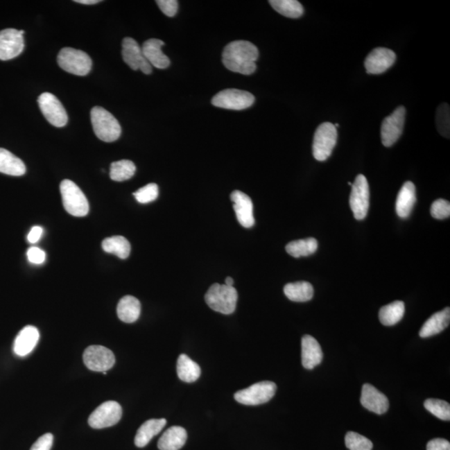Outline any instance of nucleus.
Returning <instances> with one entry per match:
<instances>
[{
  "mask_svg": "<svg viewBox=\"0 0 450 450\" xmlns=\"http://www.w3.org/2000/svg\"><path fill=\"white\" fill-rule=\"evenodd\" d=\"M259 51L254 44L249 41H234L230 43L223 51V64L230 71L250 76L256 70V61Z\"/></svg>",
  "mask_w": 450,
  "mask_h": 450,
  "instance_id": "obj_1",
  "label": "nucleus"
},
{
  "mask_svg": "<svg viewBox=\"0 0 450 450\" xmlns=\"http://www.w3.org/2000/svg\"><path fill=\"white\" fill-rule=\"evenodd\" d=\"M94 134L102 141H116L121 135V126L114 115L102 107H94L90 113Z\"/></svg>",
  "mask_w": 450,
  "mask_h": 450,
  "instance_id": "obj_2",
  "label": "nucleus"
},
{
  "mask_svg": "<svg viewBox=\"0 0 450 450\" xmlns=\"http://www.w3.org/2000/svg\"><path fill=\"white\" fill-rule=\"evenodd\" d=\"M206 303L213 311L230 315L236 309L238 293L234 287L226 284H214L205 297Z\"/></svg>",
  "mask_w": 450,
  "mask_h": 450,
  "instance_id": "obj_3",
  "label": "nucleus"
},
{
  "mask_svg": "<svg viewBox=\"0 0 450 450\" xmlns=\"http://www.w3.org/2000/svg\"><path fill=\"white\" fill-rule=\"evenodd\" d=\"M60 193L66 211L74 217H85L88 214L89 201L76 183L69 180L62 181Z\"/></svg>",
  "mask_w": 450,
  "mask_h": 450,
  "instance_id": "obj_4",
  "label": "nucleus"
},
{
  "mask_svg": "<svg viewBox=\"0 0 450 450\" xmlns=\"http://www.w3.org/2000/svg\"><path fill=\"white\" fill-rule=\"evenodd\" d=\"M57 61L64 71L78 76H87L92 68V60L88 53L73 48L62 49Z\"/></svg>",
  "mask_w": 450,
  "mask_h": 450,
  "instance_id": "obj_5",
  "label": "nucleus"
},
{
  "mask_svg": "<svg viewBox=\"0 0 450 450\" xmlns=\"http://www.w3.org/2000/svg\"><path fill=\"white\" fill-rule=\"evenodd\" d=\"M337 139V129L333 123H321L313 136V155L315 159L321 162L327 159L336 146Z\"/></svg>",
  "mask_w": 450,
  "mask_h": 450,
  "instance_id": "obj_6",
  "label": "nucleus"
},
{
  "mask_svg": "<svg viewBox=\"0 0 450 450\" xmlns=\"http://www.w3.org/2000/svg\"><path fill=\"white\" fill-rule=\"evenodd\" d=\"M276 390L277 386L274 382L262 381L236 392L234 399L245 406H259L270 401L274 397Z\"/></svg>",
  "mask_w": 450,
  "mask_h": 450,
  "instance_id": "obj_7",
  "label": "nucleus"
},
{
  "mask_svg": "<svg viewBox=\"0 0 450 450\" xmlns=\"http://www.w3.org/2000/svg\"><path fill=\"white\" fill-rule=\"evenodd\" d=\"M349 205L354 216L357 220H362L368 214L370 207V187L365 175H358L352 184L349 198Z\"/></svg>",
  "mask_w": 450,
  "mask_h": 450,
  "instance_id": "obj_8",
  "label": "nucleus"
},
{
  "mask_svg": "<svg viewBox=\"0 0 450 450\" xmlns=\"http://www.w3.org/2000/svg\"><path fill=\"white\" fill-rule=\"evenodd\" d=\"M254 101V96L250 92L241 89H229L218 93L213 98L212 104L218 108L243 110L253 105Z\"/></svg>",
  "mask_w": 450,
  "mask_h": 450,
  "instance_id": "obj_9",
  "label": "nucleus"
},
{
  "mask_svg": "<svg viewBox=\"0 0 450 450\" xmlns=\"http://www.w3.org/2000/svg\"><path fill=\"white\" fill-rule=\"evenodd\" d=\"M83 358L87 368L96 372H107L115 364L112 351L101 345L89 346L85 350Z\"/></svg>",
  "mask_w": 450,
  "mask_h": 450,
  "instance_id": "obj_10",
  "label": "nucleus"
},
{
  "mask_svg": "<svg viewBox=\"0 0 450 450\" xmlns=\"http://www.w3.org/2000/svg\"><path fill=\"white\" fill-rule=\"evenodd\" d=\"M406 109L399 106L383 119L381 126V140L383 146L390 147L398 141L404 130Z\"/></svg>",
  "mask_w": 450,
  "mask_h": 450,
  "instance_id": "obj_11",
  "label": "nucleus"
},
{
  "mask_svg": "<svg viewBox=\"0 0 450 450\" xmlns=\"http://www.w3.org/2000/svg\"><path fill=\"white\" fill-rule=\"evenodd\" d=\"M41 112L49 123L64 127L68 123V114L61 102L51 93H44L38 98Z\"/></svg>",
  "mask_w": 450,
  "mask_h": 450,
  "instance_id": "obj_12",
  "label": "nucleus"
},
{
  "mask_svg": "<svg viewBox=\"0 0 450 450\" xmlns=\"http://www.w3.org/2000/svg\"><path fill=\"white\" fill-rule=\"evenodd\" d=\"M123 414L121 404L116 401H107L101 404L89 418V424L94 429L114 426L121 419Z\"/></svg>",
  "mask_w": 450,
  "mask_h": 450,
  "instance_id": "obj_13",
  "label": "nucleus"
},
{
  "mask_svg": "<svg viewBox=\"0 0 450 450\" xmlns=\"http://www.w3.org/2000/svg\"><path fill=\"white\" fill-rule=\"evenodd\" d=\"M24 31L6 28L0 31V60L15 59L24 49Z\"/></svg>",
  "mask_w": 450,
  "mask_h": 450,
  "instance_id": "obj_14",
  "label": "nucleus"
},
{
  "mask_svg": "<svg viewBox=\"0 0 450 450\" xmlns=\"http://www.w3.org/2000/svg\"><path fill=\"white\" fill-rule=\"evenodd\" d=\"M123 61L133 70H141L144 73H152V66L144 56L141 47L134 39L127 37L122 42Z\"/></svg>",
  "mask_w": 450,
  "mask_h": 450,
  "instance_id": "obj_15",
  "label": "nucleus"
},
{
  "mask_svg": "<svg viewBox=\"0 0 450 450\" xmlns=\"http://www.w3.org/2000/svg\"><path fill=\"white\" fill-rule=\"evenodd\" d=\"M396 55L391 49L377 48L366 57L365 66L366 72L370 74H381L387 71L394 65Z\"/></svg>",
  "mask_w": 450,
  "mask_h": 450,
  "instance_id": "obj_16",
  "label": "nucleus"
},
{
  "mask_svg": "<svg viewBox=\"0 0 450 450\" xmlns=\"http://www.w3.org/2000/svg\"><path fill=\"white\" fill-rule=\"evenodd\" d=\"M361 402L367 410L377 415L385 414L389 410V399L370 383H365L362 388Z\"/></svg>",
  "mask_w": 450,
  "mask_h": 450,
  "instance_id": "obj_17",
  "label": "nucleus"
},
{
  "mask_svg": "<svg viewBox=\"0 0 450 450\" xmlns=\"http://www.w3.org/2000/svg\"><path fill=\"white\" fill-rule=\"evenodd\" d=\"M230 198L234 202V209L239 224L245 228L253 227L254 225L253 202L250 198L246 193L239 191L232 192Z\"/></svg>",
  "mask_w": 450,
  "mask_h": 450,
  "instance_id": "obj_18",
  "label": "nucleus"
},
{
  "mask_svg": "<svg viewBox=\"0 0 450 450\" xmlns=\"http://www.w3.org/2000/svg\"><path fill=\"white\" fill-rule=\"evenodd\" d=\"M40 332L35 326L28 325L20 331L15 338L14 343V352L19 357H24L30 354L38 344Z\"/></svg>",
  "mask_w": 450,
  "mask_h": 450,
  "instance_id": "obj_19",
  "label": "nucleus"
},
{
  "mask_svg": "<svg viewBox=\"0 0 450 450\" xmlns=\"http://www.w3.org/2000/svg\"><path fill=\"white\" fill-rule=\"evenodd\" d=\"M164 42L158 39L148 40L143 44L144 56L151 66L159 69H164L171 64V60L162 52Z\"/></svg>",
  "mask_w": 450,
  "mask_h": 450,
  "instance_id": "obj_20",
  "label": "nucleus"
},
{
  "mask_svg": "<svg viewBox=\"0 0 450 450\" xmlns=\"http://www.w3.org/2000/svg\"><path fill=\"white\" fill-rule=\"evenodd\" d=\"M301 345H302V365L304 368L312 370L319 365L323 359V352L315 338L311 336H304Z\"/></svg>",
  "mask_w": 450,
  "mask_h": 450,
  "instance_id": "obj_21",
  "label": "nucleus"
},
{
  "mask_svg": "<svg viewBox=\"0 0 450 450\" xmlns=\"http://www.w3.org/2000/svg\"><path fill=\"white\" fill-rule=\"evenodd\" d=\"M416 202V191L415 184L407 181L404 183L398 193L396 200V213L402 218H407L410 216L413 208Z\"/></svg>",
  "mask_w": 450,
  "mask_h": 450,
  "instance_id": "obj_22",
  "label": "nucleus"
},
{
  "mask_svg": "<svg viewBox=\"0 0 450 450\" xmlns=\"http://www.w3.org/2000/svg\"><path fill=\"white\" fill-rule=\"evenodd\" d=\"M165 419H152L146 421L138 429L136 433L135 444L139 448L146 447L150 440L159 433L166 425Z\"/></svg>",
  "mask_w": 450,
  "mask_h": 450,
  "instance_id": "obj_23",
  "label": "nucleus"
},
{
  "mask_svg": "<svg viewBox=\"0 0 450 450\" xmlns=\"http://www.w3.org/2000/svg\"><path fill=\"white\" fill-rule=\"evenodd\" d=\"M450 321V309L437 312L425 322L419 331L421 338H429L440 334L448 327Z\"/></svg>",
  "mask_w": 450,
  "mask_h": 450,
  "instance_id": "obj_24",
  "label": "nucleus"
},
{
  "mask_svg": "<svg viewBox=\"0 0 450 450\" xmlns=\"http://www.w3.org/2000/svg\"><path fill=\"white\" fill-rule=\"evenodd\" d=\"M187 432L180 426H173L167 429L158 442L159 450H180L187 443Z\"/></svg>",
  "mask_w": 450,
  "mask_h": 450,
  "instance_id": "obj_25",
  "label": "nucleus"
},
{
  "mask_svg": "<svg viewBox=\"0 0 450 450\" xmlns=\"http://www.w3.org/2000/svg\"><path fill=\"white\" fill-rule=\"evenodd\" d=\"M140 312H141V304L135 297L127 295L119 300L117 313L119 320L125 323H134L139 319Z\"/></svg>",
  "mask_w": 450,
  "mask_h": 450,
  "instance_id": "obj_26",
  "label": "nucleus"
},
{
  "mask_svg": "<svg viewBox=\"0 0 450 450\" xmlns=\"http://www.w3.org/2000/svg\"><path fill=\"white\" fill-rule=\"evenodd\" d=\"M0 173L11 176H22L26 173V164L9 150L0 148Z\"/></svg>",
  "mask_w": 450,
  "mask_h": 450,
  "instance_id": "obj_27",
  "label": "nucleus"
},
{
  "mask_svg": "<svg viewBox=\"0 0 450 450\" xmlns=\"http://www.w3.org/2000/svg\"><path fill=\"white\" fill-rule=\"evenodd\" d=\"M177 374L181 381L193 383L200 377L201 369L200 365L193 361L187 354H181L178 358Z\"/></svg>",
  "mask_w": 450,
  "mask_h": 450,
  "instance_id": "obj_28",
  "label": "nucleus"
},
{
  "mask_svg": "<svg viewBox=\"0 0 450 450\" xmlns=\"http://www.w3.org/2000/svg\"><path fill=\"white\" fill-rule=\"evenodd\" d=\"M284 292L287 298L294 302H307L313 296L312 284L305 282L287 284Z\"/></svg>",
  "mask_w": 450,
  "mask_h": 450,
  "instance_id": "obj_29",
  "label": "nucleus"
},
{
  "mask_svg": "<svg viewBox=\"0 0 450 450\" xmlns=\"http://www.w3.org/2000/svg\"><path fill=\"white\" fill-rule=\"evenodd\" d=\"M404 311H406L404 303L402 301H395L381 309L379 313V321L386 326L395 325L402 320Z\"/></svg>",
  "mask_w": 450,
  "mask_h": 450,
  "instance_id": "obj_30",
  "label": "nucleus"
},
{
  "mask_svg": "<svg viewBox=\"0 0 450 450\" xmlns=\"http://www.w3.org/2000/svg\"><path fill=\"white\" fill-rule=\"evenodd\" d=\"M102 248L106 253L115 254L122 259L129 257L131 251L130 242L123 236H113L105 239L102 242Z\"/></svg>",
  "mask_w": 450,
  "mask_h": 450,
  "instance_id": "obj_31",
  "label": "nucleus"
},
{
  "mask_svg": "<svg viewBox=\"0 0 450 450\" xmlns=\"http://www.w3.org/2000/svg\"><path fill=\"white\" fill-rule=\"evenodd\" d=\"M286 250L293 257H306L315 253L318 250V241L315 238L300 239L288 243Z\"/></svg>",
  "mask_w": 450,
  "mask_h": 450,
  "instance_id": "obj_32",
  "label": "nucleus"
},
{
  "mask_svg": "<svg viewBox=\"0 0 450 450\" xmlns=\"http://www.w3.org/2000/svg\"><path fill=\"white\" fill-rule=\"evenodd\" d=\"M270 6L279 14L287 18L298 19L304 15V8L296 0H270Z\"/></svg>",
  "mask_w": 450,
  "mask_h": 450,
  "instance_id": "obj_33",
  "label": "nucleus"
},
{
  "mask_svg": "<svg viewBox=\"0 0 450 450\" xmlns=\"http://www.w3.org/2000/svg\"><path fill=\"white\" fill-rule=\"evenodd\" d=\"M135 171L136 167L132 161L123 159L111 164L110 175L111 180L122 182L131 179L135 175Z\"/></svg>",
  "mask_w": 450,
  "mask_h": 450,
  "instance_id": "obj_34",
  "label": "nucleus"
},
{
  "mask_svg": "<svg viewBox=\"0 0 450 450\" xmlns=\"http://www.w3.org/2000/svg\"><path fill=\"white\" fill-rule=\"evenodd\" d=\"M424 408L438 419L449 421L450 419V406L448 402L437 399L425 400Z\"/></svg>",
  "mask_w": 450,
  "mask_h": 450,
  "instance_id": "obj_35",
  "label": "nucleus"
},
{
  "mask_svg": "<svg viewBox=\"0 0 450 450\" xmlns=\"http://www.w3.org/2000/svg\"><path fill=\"white\" fill-rule=\"evenodd\" d=\"M436 125L438 131L445 138H449L450 133V110L449 105L444 103L439 106L436 112Z\"/></svg>",
  "mask_w": 450,
  "mask_h": 450,
  "instance_id": "obj_36",
  "label": "nucleus"
},
{
  "mask_svg": "<svg viewBox=\"0 0 450 450\" xmlns=\"http://www.w3.org/2000/svg\"><path fill=\"white\" fill-rule=\"evenodd\" d=\"M345 445L349 450H372L373 449L372 442L355 432L346 433Z\"/></svg>",
  "mask_w": 450,
  "mask_h": 450,
  "instance_id": "obj_37",
  "label": "nucleus"
},
{
  "mask_svg": "<svg viewBox=\"0 0 450 450\" xmlns=\"http://www.w3.org/2000/svg\"><path fill=\"white\" fill-rule=\"evenodd\" d=\"M133 195L136 200L140 204L151 203L159 196L158 185L154 183L148 184L146 187L138 189Z\"/></svg>",
  "mask_w": 450,
  "mask_h": 450,
  "instance_id": "obj_38",
  "label": "nucleus"
},
{
  "mask_svg": "<svg viewBox=\"0 0 450 450\" xmlns=\"http://www.w3.org/2000/svg\"><path fill=\"white\" fill-rule=\"evenodd\" d=\"M431 213L437 220H444L450 216L449 202L443 199L437 200L432 204Z\"/></svg>",
  "mask_w": 450,
  "mask_h": 450,
  "instance_id": "obj_39",
  "label": "nucleus"
},
{
  "mask_svg": "<svg viewBox=\"0 0 450 450\" xmlns=\"http://www.w3.org/2000/svg\"><path fill=\"white\" fill-rule=\"evenodd\" d=\"M156 3L161 11L168 17H173L177 14L179 3L176 0H158Z\"/></svg>",
  "mask_w": 450,
  "mask_h": 450,
  "instance_id": "obj_40",
  "label": "nucleus"
},
{
  "mask_svg": "<svg viewBox=\"0 0 450 450\" xmlns=\"http://www.w3.org/2000/svg\"><path fill=\"white\" fill-rule=\"evenodd\" d=\"M53 436L52 433H48L39 438L35 443L33 444L31 450H51L53 445Z\"/></svg>",
  "mask_w": 450,
  "mask_h": 450,
  "instance_id": "obj_41",
  "label": "nucleus"
},
{
  "mask_svg": "<svg viewBox=\"0 0 450 450\" xmlns=\"http://www.w3.org/2000/svg\"><path fill=\"white\" fill-rule=\"evenodd\" d=\"M28 259L32 263L41 264L45 261L46 254L38 247H31L27 252Z\"/></svg>",
  "mask_w": 450,
  "mask_h": 450,
  "instance_id": "obj_42",
  "label": "nucleus"
},
{
  "mask_svg": "<svg viewBox=\"0 0 450 450\" xmlns=\"http://www.w3.org/2000/svg\"><path fill=\"white\" fill-rule=\"evenodd\" d=\"M427 450H450V443L444 439H435L429 442Z\"/></svg>",
  "mask_w": 450,
  "mask_h": 450,
  "instance_id": "obj_43",
  "label": "nucleus"
},
{
  "mask_svg": "<svg viewBox=\"0 0 450 450\" xmlns=\"http://www.w3.org/2000/svg\"><path fill=\"white\" fill-rule=\"evenodd\" d=\"M42 234L43 229L40 226L33 227L31 232L28 234V241L31 243H35L40 241Z\"/></svg>",
  "mask_w": 450,
  "mask_h": 450,
  "instance_id": "obj_44",
  "label": "nucleus"
},
{
  "mask_svg": "<svg viewBox=\"0 0 450 450\" xmlns=\"http://www.w3.org/2000/svg\"><path fill=\"white\" fill-rule=\"evenodd\" d=\"M78 3H82V5H96V3H100V0H76Z\"/></svg>",
  "mask_w": 450,
  "mask_h": 450,
  "instance_id": "obj_45",
  "label": "nucleus"
},
{
  "mask_svg": "<svg viewBox=\"0 0 450 450\" xmlns=\"http://www.w3.org/2000/svg\"><path fill=\"white\" fill-rule=\"evenodd\" d=\"M234 279L231 277H227L225 279V284L227 286L234 287Z\"/></svg>",
  "mask_w": 450,
  "mask_h": 450,
  "instance_id": "obj_46",
  "label": "nucleus"
}]
</instances>
